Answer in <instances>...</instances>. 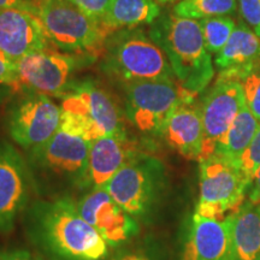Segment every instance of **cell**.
Returning a JSON list of instances; mask_svg holds the SVG:
<instances>
[{
    "label": "cell",
    "instance_id": "3",
    "mask_svg": "<svg viewBox=\"0 0 260 260\" xmlns=\"http://www.w3.org/2000/svg\"><path fill=\"white\" fill-rule=\"evenodd\" d=\"M148 34L164 51L181 88L193 96L203 93L213 79L214 67L199 21L168 12L151 24Z\"/></svg>",
    "mask_w": 260,
    "mask_h": 260
},
{
    "label": "cell",
    "instance_id": "1",
    "mask_svg": "<svg viewBox=\"0 0 260 260\" xmlns=\"http://www.w3.org/2000/svg\"><path fill=\"white\" fill-rule=\"evenodd\" d=\"M22 222L29 242L46 260H106L111 254L71 197L31 200Z\"/></svg>",
    "mask_w": 260,
    "mask_h": 260
},
{
    "label": "cell",
    "instance_id": "9",
    "mask_svg": "<svg viewBox=\"0 0 260 260\" xmlns=\"http://www.w3.org/2000/svg\"><path fill=\"white\" fill-rule=\"evenodd\" d=\"M251 182L235 161L212 154L199 160V199L195 214L220 219L235 212L245 201Z\"/></svg>",
    "mask_w": 260,
    "mask_h": 260
},
{
    "label": "cell",
    "instance_id": "25",
    "mask_svg": "<svg viewBox=\"0 0 260 260\" xmlns=\"http://www.w3.org/2000/svg\"><path fill=\"white\" fill-rule=\"evenodd\" d=\"M205 46L210 53L217 54L229 40L236 27L235 21L229 16L203 18L199 21Z\"/></svg>",
    "mask_w": 260,
    "mask_h": 260
},
{
    "label": "cell",
    "instance_id": "29",
    "mask_svg": "<svg viewBox=\"0 0 260 260\" xmlns=\"http://www.w3.org/2000/svg\"><path fill=\"white\" fill-rule=\"evenodd\" d=\"M69 2L89 17L102 22L112 0H69Z\"/></svg>",
    "mask_w": 260,
    "mask_h": 260
},
{
    "label": "cell",
    "instance_id": "30",
    "mask_svg": "<svg viewBox=\"0 0 260 260\" xmlns=\"http://www.w3.org/2000/svg\"><path fill=\"white\" fill-rule=\"evenodd\" d=\"M18 82L17 63L0 51V83L16 88Z\"/></svg>",
    "mask_w": 260,
    "mask_h": 260
},
{
    "label": "cell",
    "instance_id": "21",
    "mask_svg": "<svg viewBox=\"0 0 260 260\" xmlns=\"http://www.w3.org/2000/svg\"><path fill=\"white\" fill-rule=\"evenodd\" d=\"M161 9L155 0H112L102 23L110 32L154 23Z\"/></svg>",
    "mask_w": 260,
    "mask_h": 260
},
{
    "label": "cell",
    "instance_id": "20",
    "mask_svg": "<svg viewBox=\"0 0 260 260\" xmlns=\"http://www.w3.org/2000/svg\"><path fill=\"white\" fill-rule=\"evenodd\" d=\"M259 59L260 38L241 19L225 46L214 57V65L220 73L242 69Z\"/></svg>",
    "mask_w": 260,
    "mask_h": 260
},
{
    "label": "cell",
    "instance_id": "36",
    "mask_svg": "<svg viewBox=\"0 0 260 260\" xmlns=\"http://www.w3.org/2000/svg\"><path fill=\"white\" fill-rule=\"evenodd\" d=\"M155 2H158L159 4H162V0H155Z\"/></svg>",
    "mask_w": 260,
    "mask_h": 260
},
{
    "label": "cell",
    "instance_id": "31",
    "mask_svg": "<svg viewBox=\"0 0 260 260\" xmlns=\"http://www.w3.org/2000/svg\"><path fill=\"white\" fill-rule=\"evenodd\" d=\"M0 260H46L37 253L24 248H2Z\"/></svg>",
    "mask_w": 260,
    "mask_h": 260
},
{
    "label": "cell",
    "instance_id": "28",
    "mask_svg": "<svg viewBox=\"0 0 260 260\" xmlns=\"http://www.w3.org/2000/svg\"><path fill=\"white\" fill-rule=\"evenodd\" d=\"M241 19L260 38V0H239Z\"/></svg>",
    "mask_w": 260,
    "mask_h": 260
},
{
    "label": "cell",
    "instance_id": "27",
    "mask_svg": "<svg viewBox=\"0 0 260 260\" xmlns=\"http://www.w3.org/2000/svg\"><path fill=\"white\" fill-rule=\"evenodd\" d=\"M235 162L252 183L255 172L260 168V126L251 144L248 145V147L245 149L241 157L237 159Z\"/></svg>",
    "mask_w": 260,
    "mask_h": 260
},
{
    "label": "cell",
    "instance_id": "33",
    "mask_svg": "<svg viewBox=\"0 0 260 260\" xmlns=\"http://www.w3.org/2000/svg\"><path fill=\"white\" fill-rule=\"evenodd\" d=\"M247 195H248V200L253 201V203H260V168L253 177Z\"/></svg>",
    "mask_w": 260,
    "mask_h": 260
},
{
    "label": "cell",
    "instance_id": "23",
    "mask_svg": "<svg viewBox=\"0 0 260 260\" xmlns=\"http://www.w3.org/2000/svg\"><path fill=\"white\" fill-rule=\"evenodd\" d=\"M174 14L197 21L218 16L230 17L236 14V0H181L175 5Z\"/></svg>",
    "mask_w": 260,
    "mask_h": 260
},
{
    "label": "cell",
    "instance_id": "4",
    "mask_svg": "<svg viewBox=\"0 0 260 260\" xmlns=\"http://www.w3.org/2000/svg\"><path fill=\"white\" fill-rule=\"evenodd\" d=\"M59 128L93 142L110 135L128 134L124 111L115 96L90 79L73 80L59 96Z\"/></svg>",
    "mask_w": 260,
    "mask_h": 260
},
{
    "label": "cell",
    "instance_id": "22",
    "mask_svg": "<svg viewBox=\"0 0 260 260\" xmlns=\"http://www.w3.org/2000/svg\"><path fill=\"white\" fill-rule=\"evenodd\" d=\"M259 126L260 122L245 104L213 154L236 161L251 144Z\"/></svg>",
    "mask_w": 260,
    "mask_h": 260
},
{
    "label": "cell",
    "instance_id": "16",
    "mask_svg": "<svg viewBox=\"0 0 260 260\" xmlns=\"http://www.w3.org/2000/svg\"><path fill=\"white\" fill-rule=\"evenodd\" d=\"M50 46L40 19L23 9L0 10V51L10 59L22 58Z\"/></svg>",
    "mask_w": 260,
    "mask_h": 260
},
{
    "label": "cell",
    "instance_id": "24",
    "mask_svg": "<svg viewBox=\"0 0 260 260\" xmlns=\"http://www.w3.org/2000/svg\"><path fill=\"white\" fill-rule=\"evenodd\" d=\"M218 75L237 80L242 84L246 105L260 122V59L242 69L220 71Z\"/></svg>",
    "mask_w": 260,
    "mask_h": 260
},
{
    "label": "cell",
    "instance_id": "7",
    "mask_svg": "<svg viewBox=\"0 0 260 260\" xmlns=\"http://www.w3.org/2000/svg\"><path fill=\"white\" fill-rule=\"evenodd\" d=\"M34 15L40 19L48 41L67 53L99 56L110 31L69 0H37Z\"/></svg>",
    "mask_w": 260,
    "mask_h": 260
},
{
    "label": "cell",
    "instance_id": "15",
    "mask_svg": "<svg viewBox=\"0 0 260 260\" xmlns=\"http://www.w3.org/2000/svg\"><path fill=\"white\" fill-rule=\"evenodd\" d=\"M176 260H234L230 218L193 213L183 224Z\"/></svg>",
    "mask_w": 260,
    "mask_h": 260
},
{
    "label": "cell",
    "instance_id": "35",
    "mask_svg": "<svg viewBox=\"0 0 260 260\" xmlns=\"http://www.w3.org/2000/svg\"><path fill=\"white\" fill-rule=\"evenodd\" d=\"M174 2H181V0H162V4H165V3H174Z\"/></svg>",
    "mask_w": 260,
    "mask_h": 260
},
{
    "label": "cell",
    "instance_id": "17",
    "mask_svg": "<svg viewBox=\"0 0 260 260\" xmlns=\"http://www.w3.org/2000/svg\"><path fill=\"white\" fill-rule=\"evenodd\" d=\"M140 152L128 134L110 135L90 144L83 191L104 188L130 158Z\"/></svg>",
    "mask_w": 260,
    "mask_h": 260
},
{
    "label": "cell",
    "instance_id": "10",
    "mask_svg": "<svg viewBox=\"0 0 260 260\" xmlns=\"http://www.w3.org/2000/svg\"><path fill=\"white\" fill-rule=\"evenodd\" d=\"M98 57L94 53H67L45 48L32 52L17 63L21 92H37L59 98L65 92L74 74Z\"/></svg>",
    "mask_w": 260,
    "mask_h": 260
},
{
    "label": "cell",
    "instance_id": "37",
    "mask_svg": "<svg viewBox=\"0 0 260 260\" xmlns=\"http://www.w3.org/2000/svg\"><path fill=\"white\" fill-rule=\"evenodd\" d=\"M256 260H260V254H259V256H258V258H256Z\"/></svg>",
    "mask_w": 260,
    "mask_h": 260
},
{
    "label": "cell",
    "instance_id": "32",
    "mask_svg": "<svg viewBox=\"0 0 260 260\" xmlns=\"http://www.w3.org/2000/svg\"><path fill=\"white\" fill-rule=\"evenodd\" d=\"M37 0H0V10L23 9L34 14Z\"/></svg>",
    "mask_w": 260,
    "mask_h": 260
},
{
    "label": "cell",
    "instance_id": "13",
    "mask_svg": "<svg viewBox=\"0 0 260 260\" xmlns=\"http://www.w3.org/2000/svg\"><path fill=\"white\" fill-rule=\"evenodd\" d=\"M245 104L242 84L237 80L218 75L199 104L205 136L201 159L214 153Z\"/></svg>",
    "mask_w": 260,
    "mask_h": 260
},
{
    "label": "cell",
    "instance_id": "18",
    "mask_svg": "<svg viewBox=\"0 0 260 260\" xmlns=\"http://www.w3.org/2000/svg\"><path fill=\"white\" fill-rule=\"evenodd\" d=\"M160 139L182 157L200 160L205 140L200 105L194 100L182 102L165 122Z\"/></svg>",
    "mask_w": 260,
    "mask_h": 260
},
{
    "label": "cell",
    "instance_id": "5",
    "mask_svg": "<svg viewBox=\"0 0 260 260\" xmlns=\"http://www.w3.org/2000/svg\"><path fill=\"white\" fill-rule=\"evenodd\" d=\"M100 56L102 70L122 84L144 80H175L164 51L141 27L110 32Z\"/></svg>",
    "mask_w": 260,
    "mask_h": 260
},
{
    "label": "cell",
    "instance_id": "8",
    "mask_svg": "<svg viewBox=\"0 0 260 260\" xmlns=\"http://www.w3.org/2000/svg\"><path fill=\"white\" fill-rule=\"evenodd\" d=\"M124 116L146 138H160L169 116L182 102L194 100L175 80H144L123 84Z\"/></svg>",
    "mask_w": 260,
    "mask_h": 260
},
{
    "label": "cell",
    "instance_id": "19",
    "mask_svg": "<svg viewBox=\"0 0 260 260\" xmlns=\"http://www.w3.org/2000/svg\"><path fill=\"white\" fill-rule=\"evenodd\" d=\"M229 218L234 260H256L260 254V203L243 201Z\"/></svg>",
    "mask_w": 260,
    "mask_h": 260
},
{
    "label": "cell",
    "instance_id": "12",
    "mask_svg": "<svg viewBox=\"0 0 260 260\" xmlns=\"http://www.w3.org/2000/svg\"><path fill=\"white\" fill-rule=\"evenodd\" d=\"M34 193L27 158L0 139V233L8 234L22 218Z\"/></svg>",
    "mask_w": 260,
    "mask_h": 260
},
{
    "label": "cell",
    "instance_id": "6",
    "mask_svg": "<svg viewBox=\"0 0 260 260\" xmlns=\"http://www.w3.org/2000/svg\"><path fill=\"white\" fill-rule=\"evenodd\" d=\"M104 188L133 218L149 224L164 197L167 171L160 159L138 152Z\"/></svg>",
    "mask_w": 260,
    "mask_h": 260
},
{
    "label": "cell",
    "instance_id": "14",
    "mask_svg": "<svg viewBox=\"0 0 260 260\" xmlns=\"http://www.w3.org/2000/svg\"><path fill=\"white\" fill-rule=\"evenodd\" d=\"M76 206L111 249L132 242L140 234L141 224L123 210L105 188L84 191L76 199Z\"/></svg>",
    "mask_w": 260,
    "mask_h": 260
},
{
    "label": "cell",
    "instance_id": "26",
    "mask_svg": "<svg viewBox=\"0 0 260 260\" xmlns=\"http://www.w3.org/2000/svg\"><path fill=\"white\" fill-rule=\"evenodd\" d=\"M106 260H160L158 249L149 240L129 242L115 249Z\"/></svg>",
    "mask_w": 260,
    "mask_h": 260
},
{
    "label": "cell",
    "instance_id": "11",
    "mask_svg": "<svg viewBox=\"0 0 260 260\" xmlns=\"http://www.w3.org/2000/svg\"><path fill=\"white\" fill-rule=\"evenodd\" d=\"M60 121V106L51 96L37 92H22L10 104L5 126L12 141L29 151L45 144L56 134Z\"/></svg>",
    "mask_w": 260,
    "mask_h": 260
},
{
    "label": "cell",
    "instance_id": "2",
    "mask_svg": "<svg viewBox=\"0 0 260 260\" xmlns=\"http://www.w3.org/2000/svg\"><path fill=\"white\" fill-rule=\"evenodd\" d=\"M90 144L59 128L45 144L29 149L25 158L38 198L57 199L82 194Z\"/></svg>",
    "mask_w": 260,
    "mask_h": 260
},
{
    "label": "cell",
    "instance_id": "34",
    "mask_svg": "<svg viewBox=\"0 0 260 260\" xmlns=\"http://www.w3.org/2000/svg\"><path fill=\"white\" fill-rule=\"evenodd\" d=\"M12 93V87L0 83V106L5 103L6 98Z\"/></svg>",
    "mask_w": 260,
    "mask_h": 260
}]
</instances>
